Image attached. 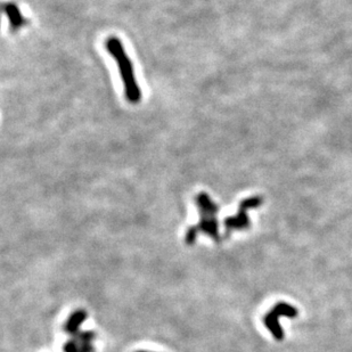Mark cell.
Instances as JSON below:
<instances>
[{"label": "cell", "mask_w": 352, "mask_h": 352, "mask_svg": "<svg viewBox=\"0 0 352 352\" xmlns=\"http://www.w3.org/2000/svg\"><path fill=\"white\" fill-rule=\"evenodd\" d=\"M105 48L111 56L117 61L122 81H123L124 96L127 101L131 104L139 103L140 98H142V91L137 83L135 73H133L132 63L125 53L121 40L117 37H110L105 42Z\"/></svg>", "instance_id": "cell-1"}, {"label": "cell", "mask_w": 352, "mask_h": 352, "mask_svg": "<svg viewBox=\"0 0 352 352\" xmlns=\"http://www.w3.org/2000/svg\"><path fill=\"white\" fill-rule=\"evenodd\" d=\"M195 199L199 212V222L196 225V228L198 229V232L204 233L211 237L216 243H220L219 221L217 219V213L220 210L219 206L204 192L199 193Z\"/></svg>", "instance_id": "cell-2"}, {"label": "cell", "mask_w": 352, "mask_h": 352, "mask_svg": "<svg viewBox=\"0 0 352 352\" xmlns=\"http://www.w3.org/2000/svg\"><path fill=\"white\" fill-rule=\"evenodd\" d=\"M262 204V198L259 196H253V197H249L243 199L239 203L238 212L233 217H227L224 221L225 225V237H229L232 234V232L234 231H243V229H247L250 227V219L247 216V211L250 209H255V207L260 206Z\"/></svg>", "instance_id": "cell-3"}, {"label": "cell", "mask_w": 352, "mask_h": 352, "mask_svg": "<svg viewBox=\"0 0 352 352\" xmlns=\"http://www.w3.org/2000/svg\"><path fill=\"white\" fill-rule=\"evenodd\" d=\"M298 309L295 307L288 305L286 302H279L274 306L272 310L264 317V324L268 331L272 333L274 339L277 341L284 340V331L280 327L278 318L281 316L288 318H295L298 316Z\"/></svg>", "instance_id": "cell-4"}, {"label": "cell", "mask_w": 352, "mask_h": 352, "mask_svg": "<svg viewBox=\"0 0 352 352\" xmlns=\"http://www.w3.org/2000/svg\"><path fill=\"white\" fill-rule=\"evenodd\" d=\"M96 339V333L90 331H79L71 336L63 346L64 352H95L92 341Z\"/></svg>", "instance_id": "cell-5"}, {"label": "cell", "mask_w": 352, "mask_h": 352, "mask_svg": "<svg viewBox=\"0 0 352 352\" xmlns=\"http://www.w3.org/2000/svg\"><path fill=\"white\" fill-rule=\"evenodd\" d=\"M2 9L3 13L6 14L7 18H8L12 31H17V30H20L23 25L28 24V21L25 20V17L22 15L20 8H18L15 3L3 2Z\"/></svg>", "instance_id": "cell-6"}, {"label": "cell", "mask_w": 352, "mask_h": 352, "mask_svg": "<svg viewBox=\"0 0 352 352\" xmlns=\"http://www.w3.org/2000/svg\"><path fill=\"white\" fill-rule=\"evenodd\" d=\"M87 317H88V313L86 310L83 309L76 310L74 313L70 314L69 319L66 320V323L64 324V326H63V331L70 336L77 334V333L80 331V325L84 323V320L87 319Z\"/></svg>", "instance_id": "cell-7"}, {"label": "cell", "mask_w": 352, "mask_h": 352, "mask_svg": "<svg viewBox=\"0 0 352 352\" xmlns=\"http://www.w3.org/2000/svg\"><path fill=\"white\" fill-rule=\"evenodd\" d=\"M198 233L199 232L198 229L196 228V226H191V227L187 229L186 236H185V242H186L187 245H194Z\"/></svg>", "instance_id": "cell-8"}, {"label": "cell", "mask_w": 352, "mask_h": 352, "mask_svg": "<svg viewBox=\"0 0 352 352\" xmlns=\"http://www.w3.org/2000/svg\"><path fill=\"white\" fill-rule=\"evenodd\" d=\"M135 352H148V351H144V350H139V351H135Z\"/></svg>", "instance_id": "cell-9"}]
</instances>
